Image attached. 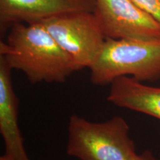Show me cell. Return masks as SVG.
I'll return each mask as SVG.
<instances>
[{
    "label": "cell",
    "mask_w": 160,
    "mask_h": 160,
    "mask_svg": "<svg viewBox=\"0 0 160 160\" xmlns=\"http://www.w3.org/2000/svg\"><path fill=\"white\" fill-rule=\"evenodd\" d=\"M0 57L31 84L62 83L77 71L71 58L39 22L12 25L5 41L0 42Z\"/></svg>",
    "instance_id": "obj_1"
},
{
    "label": "cell",
    "mask_w": 160,
    "mask_h": 160,
    "mask_svg": "<svg viewBox=\"0 0 160 160\" xmlns=\"http://www.w3.org/2000/svg\"><path fill=\"white\" fill-rule=\"evenodd\" d=\"M66 152L79 160H133L137 155L128 124L119 116L94 122L71 115Z\"/></svg>",
    "instance_id": "obj_2"
},
{
    "label": "cell",
    "mask_w": 160,
    "mask_h": 160,
    "mask_svg": "<svg viewBox=\"0 0 160 160\" xmlns=\"http://www.w3.org/2000/svg\"><path fill=\"white\" fill-rule=\"evenodd\" d=\"M89 70L91 83L97 86L110 85L121 77L157 81L160 79V41L106 38Z\"/></svg>",
    "instance_id": "obj_3"
},
{
    "label": "cell",
    "mask_w": 160,
    "mask_h": 160,
    "mask_svg": "<svg viewBox=\"0 0 160 160\" xmlns=\"http://www.w3.org/2000/svg\"><path fill=\"white\" fill-rule=\"evenodd\" d=\"M39 23L71 58L77 71L91 68L106 39L93 12L66 13Z\"/></svg>",
    "instance_id": "obj_4"
},
{
    "label": "cell",
    "mask_w": 160,
    "mask_h": 160,
    "mask_svg": "<svg viewBox=\"0 0 160 160\" xmlns=\"http://www.w3.org/2000/svg\"><path fill=\"white\" fill-rule=\"evenodd\" d=\"M93 11L106 38L160 41V24L133 0H94Z\"/></svg>",
    "instance_id": "obj_5"
},
{
    "label": "cell",
    "mask_w": 160,
    "mask_h": 160,
    "mask_svg": "<svg viewBox=\"0 0 160 160\" xmlns=\"http://www.w3.org/2000/svg\"><path fill=\"white\" fill-rule=\"evenodd\" d=\"M94 10V0H0V24L2 30L18 22H39L66 13Z\"/></svg>",
    "instance_id": "obj_6"
},
{
    "label": "cell",
    "mask_w": 160,
    "mask_h": 160,
    "mask_svg": "<svg viewBox=\"0 0 160 160\" xmlns=\"http://www.w3.org/2000/svg\"><path fill=\"white\" fill-rule=\"evenodd\" d=\"M11 71L0 57V133L5 154L15 160H31L18 122L19 101L12 85Z\"/></svg>",
    "instance_id": "obj_7"
},
{
    "label": "cell",
    "mask_w": 160,
    "mask_h": 160,
    "mask_svg": "<svg viewBox=\"0 0 160 160\" xmlns=\"http://www.w3.org/2000/svg\"><path fill=\"white\" fill-rule=\"evenodd\" d=\"M107 99L117 107L160 120V87L145 85L129 77H121L110 84Z\"/></svg>",
    "instance_id": "obj_8"
},
{
    "label": "cell",
    "mask_w": 160,
    "mask_h": 160,
    "mask_svg": "<svg viewBox=\"0 0 160 160\" xmlns=\"http://www.w3.org/2000/svg\"><path fill=\"white\" fill-rule=\"evenodd\" d=\"M160 24V0H133Z\"/></svg>",
    "instance_id": "obj_9"
},
{
    "label": "cell",
    "mask_w": 160,
    "mask_h": 160,
    "mask_svg": "<svg viewBox=\"0 0 160 160\" xmlns=\"http://www.w3.org/2000/svg\"><path fill=\"white\" fill-rule=\"evenodd\" d=\"M133 160H159L153 156L151 151H145L140 154H137Z\"/></svg>",
    "instance_id": "obj_10"
},
{
    "label": "cell",
    "mask_w": 160,
    "mask_h": 160,
    "mask_svg": "<svg viewBox=\"0 0 160 160\" xmlns=\"http://www.w3.org/2000/svg\"><path fill=\"white\" fill-rule=\"evenodd\" d=\"M0 160H15V159H13V158L9 157L8 155L5 154V153L3 156H2V157H0Z\"/></svg>",
    "instance_id": "obj_11"
}]
</instances>
